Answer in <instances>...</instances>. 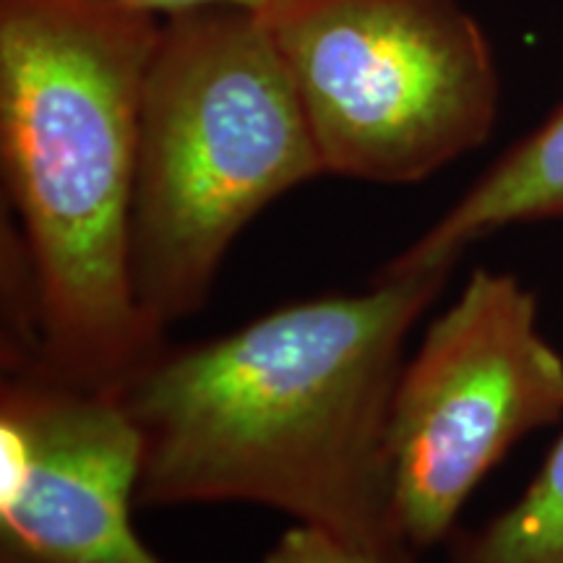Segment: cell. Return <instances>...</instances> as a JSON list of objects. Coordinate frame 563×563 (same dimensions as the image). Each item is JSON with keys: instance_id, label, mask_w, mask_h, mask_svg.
<instances>
[{"instance_id": "6da1fadb", "label": "cell", "mask_w": 563, "mask_h": 563, "mask_svg": "<svg viewBox=\"0 0 563 563\" xmlns=\"http://www.w3.org/2000/svg\"><path fill=\"white\" fill-rule=\"evenodd\" d=\"M452 269H382L371 290L165 344L115 391L144 441L139 506H269L415 563L391 527L386 433L407 334Z\"/></svg>"}, {"instance_id": "7a4b0ae2", "label": "cell", "mask_w": 563, "mask_h": 563, "mask_svg": "<svg viewBox=\"0 0 563 563\" xmlns=\"http://www.w3.org/2000/svg\"><path fill=\"white\" fill-rule=\"evenodd\" d=\"M162 21L123 0H0L3 368L118 391L165 347L131 287L139 102Z\"/></svg>"}, {"instance_id": "3957f363", "label": "cell", "mask_w": 563, "mask_h": 563, "mask_svg": "<svg viewBox=\"0 0 563 563\" xmlns=\"http://www.w3.org/2000/svg\"><path fill=\"white\" fill-rule=\"evenodd\" d=\"M323 175L262 13L203 5L159 26L139 102L131 287L154 332L207 302L253 217Z\"/></svg>"}, {"instance_id": "277c9868", "label": "cell", "mask_w": 563, "mask_h": 563, "mask_svg": "<svg viewBox=\"0 0 563 563\" xmlns=\"http://www.w3.org/2000/svg\"><path fill=\"white\" fill-rule=\"evenodd\" d=\"M262 19L323 175L426 180L496 125V58L460 0H274Z\"/></svg>"}, {"instance_id": "5b68a950", "label": "cell", "mask_w": 563, "mask_h": 563, "mask_svg": "<svg viewBox=\"0 0 563 563\" xmlns=\"http://www.w3.org/2000/svg\"><path fill=\"white\" fill-rule=\"evenodd\" d=\"M561 418L563 357L538 298L509 272L475 269L394 389L386 467L399 545L415 559L446 540L483 477Z\"/></svg>"}, {"instance_id": "8992f818", "label": "cell", "mask_w": 563, "mask_h": 563, "mask_svg": "<svg viewBox=\"0 0 563 563\" xmlns=\"http://www.w3.org/2000/svg\"><path fill=\"white\" fill-rule=\"evenodd\" d=\"M0 415L26 441L24 475L0 493V555L13 563H165L139 538L144 441L115 391L5 368Z\"/></svg>"}, {"instance_id": "52a82bcc", "label": "cell", "mask_w": 563, "mask_h": 563, "mask_svg": "<svg viewBox=\"0 0 563 563\" xmlns=\"http://www.w3.org/2000/svg\"><path fill=\"white\" fill-rule=\"evenodd\" d=\"M563 217V104L548 121L514 144L467 194L446 209L412 245L384 269L415 272L454 266L481 238L509 224Z\"/></svg>"}, {"instance_id": "ba28073f", "label": "cell", "mask_w": 563, "mask_h": 563, "mask_svg": "<svg viewBox=\"0 0 563 563\" xmlns=\"http://www.w3.org/2000/svg\"><path fill=\"white\" fill-rule=\"evenodd\" d=\"M449 563H563V435L509 509L454 540Z\"/></svg>"}, {"instance_id": "9c48e42d", "label": "cell", "mask_w": 563, "mask_h": 563, "mask_svg": "<svg viewBox=\"0 0 563 563\" xmlns=\"http://www.w3.org/2000/svg\"><path fill=\"white\" fill-rule=\"evenodd\" d=\"M262 563H405L371 548L352 543L342 534L313 525H298L274 543Z\"/></svg>"}, {"instance_id": "30bf717a", "label": "cell", "mask_w": 563, "mask_h": 563, "mask_svg": "<svg viewBox=\"0 0 563 563\" xmlns=\"http://www.w3.org/2000/svg\"><path fill=\"white\" fill-rule=\"evenodd\" d=\"M123 3L131 5V9L154 13V16H157V13L173 16V13L203 9V5H241V9L262 13L264 9H269L274 0H123Z\"/></svg>"}, {"instance_id": "8fae6325", "label": "cell", "mask_w": 563, "mask_h": 563, "mask_svg": "<svg viewBox=\"0 0 563 563\" xmlns=\"http://www.w3.org/2000/svg\"><path fill=\"white\" fill-rule=\"evenodd\" d=\"M0 563H13L11 559H3V555H0Z\"/></svg>"}]
</instances>
